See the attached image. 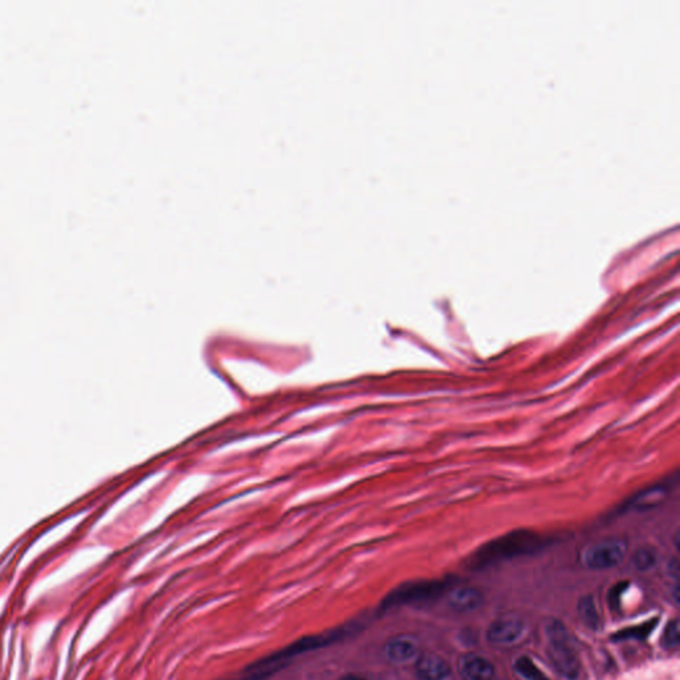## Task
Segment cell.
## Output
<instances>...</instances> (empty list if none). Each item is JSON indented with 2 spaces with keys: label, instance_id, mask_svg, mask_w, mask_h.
I'll return each mask as SVG.
<instances>
[{
  "label": "cell",
  "instance_id": "1",
  "mask_svg": "<svg viewBox=\"0 0 680 680\" xmlns=\"http://www.w3.org/2000/svg\"><path fill=\"white\" fill-rule=\"evenodd\" d=\"M547 544L549 541L538 533L528 529L513 531L483 545L470 556L469 566L476 570L483 569L495 562L512 559L514 556L533 554L544 549Z\"/></svg>",
  "mask_w": 680,
  "mask_h": 680
},
{
  "label": "cell",
  "instance_id": "2",
  "mask_svg": "<svg viewBox=\"0 0 680 680\" xmlns=\"http://www.w3.org/2000/svg\"><path fill=\"white\" fill-rule=\"evenodd\" d=\"M549 638V658L556 672L569 680H575L581 674V662L573 646L566 627L559 620H550L546 626Z\"/></svg>",
  "mask_w": 680,
  "mask_h": 680
},
{
  "label": "cell",
  "instance_id": "3",
  "mask_svg": "<svg viewBox=\"0 0 680 680\" xmlns=\"http://www.w3.org/2000/svg\"><path fill=\"white\" fill-rule=\"evenodd\" d=\"M448 586L446 581H422L406 583L397 587L395 592L389 594L385 601L384 607H392L403 604H412L428 601L431 598H436L443 593Z\"/></svg>",
  "mask_w": 680,
  "mask_h": 680
},
{
  "label": "cell",
  "instance_id": "4",
  "mask_svg": "<svg viewBox=\"0 0 680 680\" xmlns=\"http://www.w3.org/2000/svg\"><path fill=\"white\" fill-rule=\"evenodd\" d=\"M626 542L620 540H608L590 546L583 553V562L593 570L611 569L618 566L626 554Z\"/></svg>",
  "mask_w": 680,
  "mask_h": 680
},
{
  "label": "cell",
  "instance_id": "5",
  "mask_svg": "<svg viewBox=\"0 0 680 680\" xmlns=\"http://www.w3.org/2000/svg\"><path fill=\"white\" fill-rule=\"evenodd\" d=\"M524 631L519 619H497L486 631L488 641L495 644H509L516 642Z\"/></svg>",
  "mask_w": 680,
  "mask_h": 680
},
{
  "label": "cell",
  "instance_id": "6",
  "mask_svg": "<svg viewBox=\"0 0 680 680\" xmlns=\"http://www.w3.org/2000/svg\"><path fill=\"white\" fill-rule=\"evenodd\" d=\"M449 674V665L443 658L434 654H424L416 662V675L421 680H444Z\"/></svg>",
  "mask_w": 680,
  "mask_h": 680
},
{
  "label": "cell",
  "instance_id": "7",
  "mask_svg": "<svg viewBox=\"0 0 680 680\" xmlns=\"http://www.w3.org/2000/svg\"><path fill=\"white\" fill-rule=\"evenodd\" d=\"M460 667L468 680H495V667L483 656L468 654L461 659Z\"/></svg>",
  "mask_w": 680,
  "mask_h": 680
},
{
  "label": "cell",
  "instance_id": "8",
  "mask_svg": "<svg viewBox=\"0 0 680 680\" xmlns=\"http://www.w3.org/2000/svg\"><path fill=\"white\" fill-rule=\"evenodd\" d=\"M668 484H659L655 486L646 488L644 492L631 497L626 505H623L625 510H648L656 507L662 500L667 495Z\"/></svg>",
  "mask_w": 680,
  "mask_h": 680
},
{
  "label": "cell",
  "instance_id": "9",
  "mask_svg": "<svg viewBox=\"0 0 680 680\" xmlns=\"http://www.w3.org/2000/svg\"><path fill=\"white\" fill-rule=\"evenodd\" d=\"M483 604V594L473 587H458L449 594V605L458 613L476 610Z\"/></svg>",
  "mask_w": 680,
  "mask_h": 680
},
{
  "label": "cell",
  "instance_id": "10",
  "mask_svg": "<svg viewBox=\"0 0 680 680\" xmlns=\"http://www.w3.org/2000/svg\"><path fill=\"white\" fill-rule=\"evenodd\" d=\"M385 654L389 660L396 663H406L418 655V648L409 639L396 638L385 646Z\"/></svg>",
  "mask_w": 680,
  "mask_h": 680
},
{
  "label": "cell",
  "instance_id": "11",
  "mask_svg": "<svg viewBox=\"0 0 680 680\" xmlns=\"http://www.w3.org/2000/svg\"><path fill=\"white\" fill-rule=\"evenodd\" d=\"M578 615L582 620V623L592 631L601 630L602 620L599 617L598 608L594 602L592 595H585L582 596L580 604H578Z\"/></svg>",
  "mask_w": 680,
  "mask_h": 680
},
{
  "label": "cell",
  "instance_id": "12",
  "mask_svg": "<svg viewBox=\"0 0 680 680\" xmlns=\"http://www.w3.org/2000/svg\"><path fill=\"white\" fill-rule=\"evenodd\" d=\"M659 619L654 618L648 622H646L644 625H639V626H632V627H629V629H625V630L618 631L613 635V641H626V639H638V641H644L646 638H648V635L655 630L656 625H658Z\"/></svg>",
  "mask_w": 680,
  "mask_h": 680
},
{
  "label": "cell",
  "instance_id": "13",
  "mask_svg": "<svg viewBox=\"0 0 680 680\" xmlns=\"http://www.w3.org/2000/svg\"><path fill=\"white\" fill-rule=\"evenodd\" d=\"M514 669L526 680H550L540 668L535 666L529 656H519L514 663Z\"/></svg>",
  "mask_w": 680,
  "mask_h": 680
},
{
  "label": "cell",
  "instance_id": "14",
  "mask_svg": "<svg viewBox=\"0 0 680 680\" xmlns=\"http://www.w3.org/2000/svg\"><path fill=\"white\" fill-rule=\"evenodd\" d=\"M656 553L651 547H642L635 552L632 556V565L636 570L646 571L650 570L656 564Z\"/></svg>",
  "mask_w": 680,
  "mask_h": 680
},
{
  "label": "cell",
  "instance_id": "15",
  "mask_svg": "<svg viewBox=\"0 0 680 680\" xmlns=\"http://www.w3.org/2000/svg\"><path fill=\"white\" fill-rule=\"evenodd\" d=\"M679 622H678V619H674L668 623L666 630L663 632L662 644H663L665 648L672 650V648H676L679 646Z\"/></svg>",
  "mask_w": 680,
  "mask_h": 680
},
{
  "label": "cell",
  "instance_id": "16",
  "mask_svg": "<svg viewBox=\"0 0 680 680\" xmlns=\"http://www.w3.org/2000/svg\"><path fill=\"white\" fill-rule=\"evenodd\" d=\"M629 587V583L627 582H622V583H618L615 585L611 590H610V594H608V604L611 608L614 610H618L619 606H620V598H622V594L625 593V590Z\"/></svg>",
  "mask_w": 680,
  "mask_h": 680
},
{
  "label": "cell",
  "instance_id": "17",
  "mask_svg": "<svg viewBox=\"0 0 680 680\" xmlns=\"http://www.w3.org/2000/svg\"><path fill=\"white\" fill-rule=\"evenodd\" d=\"M339 680H367L363 676H359V675H354V674H349V675H346L343 678H340Z\"/></svg>",
  "mask_w": 680,
  "mask_h": 680
}]
</instances>
